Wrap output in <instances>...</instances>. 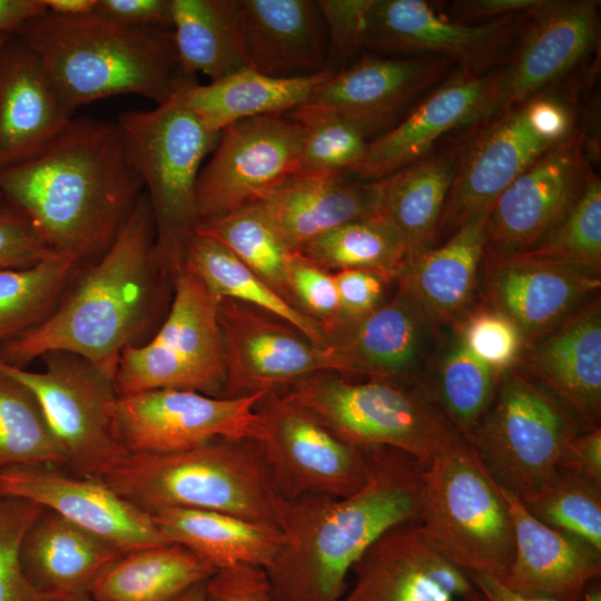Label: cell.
<instances>
[{
  "label": "cell",
  "instance_id": "51",
  "mask_svg": "<svg viewBox=\"0 0 601 601\" xmlns=\"http://www.w3.org/2000/svg\"><path fill=\"white\" fill-rule=\"evenodd\" d=\"M53 255L22 214L0 209V269L30 267Z\"/></svg>",
  "mask_w": 601,
  "mask_h": 601
},
{
  "label": "cell",
  "instance_id": "28",
  "mask_svg": "<svg viewBox=\"0 0 601 601\" xmlns=\"http://www.w3.org/2000/svg\"><path fill=\"white\" fill-rule=\"evenodd\" d=\"M524 363L585 427L601 414V309L599 300L577 311L532 343Z\"/></svg>",
  "mask_w": 601,
  "mask_h": 601
},
{
  "label": "cell",
  "instance_id": "16",
  "mask_svg": "<svg viewBox=\"0 0 601 601\" xmlns=\"http://www.w3.org/2000/svg\"><path fill=\"white\" fill-rule=\"evenodd\" d=\"M453 66L450 60L433 56L385 57L364 52L334 72L287 115L298 121L337 118L373 140L393 128L446 78Z\"/></svg>",
  "mask_w": 601,
  "mask_h": 601
},
{
  "label": "cell",
  "instance_id": "26",
  "mask_svg": "<svg viewBox=\"0 0 601 601\" xmlns=\"http://www.w3.org/2000/svg\"><path fill=\"white\" fill-rule=\"evenodd\" d=\"M72 119L39 58L10 35L0 47V171L36 158Z\"/></svg>",
  "mask_w": 601,
  "mask_h": 601
},
{
  "label": "cell",
  "instance_id": "41",
  "mask_svg": "<svg viewBox=\"0 0 601 601\" xmlns=\"http://www.w3.org/2000/svg\"><path fill=\"white\" fill-rule=\"evenodd\" d=\"M83 266L56 254L30 267L0 269V345L42 323Z\"/></svg>",
  "mask_w": 601,
  "mask_h": 601
},
{
  "label": "cell",
  "instance_id": "60",
  "mask_svg": "<svg viewBox=\"0 0 601 601\" xmlns=\"http://www.w3.org/2000/svg\"><path fill=\"white\" fill-rule=\"evenodd\" d=\"M177 601H208L206 592V582L199 583L190 588Z\"/></svg>",
  "mask_w": 601,
  "mask_h": 601
},
{
  "label": "cell",
  "instance_id": "21",
  "mask_svg": "<svg viewBox=\"0 0 601 601\" xmlns=\"http://www.w3.org/2000/svg\"><path fill=\"white\" fill-rule=\"evenodd\" d=\"M595 0H543L529 12L501 70L499 112L561 82L599 45Z\"/></svg>",
  "mask_w": 601,
  "mask_h": 601
},
{
  "label": "cell",
  "instance_id": "47",
  "mask_svg": "<svg viewBox=\"0 0 601 601\" xmlns=\"http://www.w3.org/2000/svg\"><path fill=\"white\" fill-rule=\"evenodd\" d=\"M42 510L33 502L0 495V601H57L31 584L20 560L23 536Z\"/></svg>",
  "mask_w": 601,
  "mask_h": 601
},
{
  "label": "cell",
  "instance_id": "43",
  "mask_svg": "<svg viewBox=\"0 0 601 601\" xmlns=\"http://www.w3.org/2000/svg\"><path fill=\"white\" fill-rule=\"evenodd\" d=\"M501 372L492 368L459 341L440 366L437 394L442 412L463 436L487 411Z\"/></svg>",
  "mask_w": 601,
  "mask_h": 601
},
{
  "label": "cell",
  "instance_id": "37",
  "mask_svg": "<svg viewBox=\"0 0 601 601\" xmlns=\"http://www.w3.org/2000/svg\"><path fill=\"white\" fill-rule=\"evenodd\" d=\"M181 264L216 297L228 298L266 312L297 328L313 343L329 346L323 327L266 285L217 240L194 233Z\"/></svg>",
  "mask_w": 601,
  "mask_h": 601
},
{
  "label": "cell",
  "instance_id": "40",
  "mask_svg": "<svg viewBox=\"0 0 601 601\" xmlns=\"http://www.w3.org/2000/svg\"><path fill=\"white\" fill-rule=\"evenodd\" d=\"M195 233L224 245L266 285L293 305L289 263L294 252L286 245L260 201L203 221Z\"/></svg>",
  "mask_w": 601,
  "mask_h": 601
},
{
  "label": "cell",
  "instance_id": "22",
  "mask_svg": "<svg viewBox=\"0 0 601 601\" xmlns=\"http://www.w3.org/2000/svg\"><path fill=\"white\" fill-rule=\"evenodd\" d=\"M0 495L33 502L107 540L124 552L169 544L151 515L99 479L60 466H20L0 472Z\"/></svg>",
  "mask_w": 601,
  "mask_h": 601
},
{
  "label": "cell",
  "instance_id": "12",
  "mask_svg": "<svg viewBox=\"0 0 601 601\" xmlns=\"http://www.w3.org/2000/svg\"><path fill=\"white\" fill-rule=\"evenodd\" d=\"M40 358L41 372L0 361V375L35 395L62 451V469L100 480L130 454L118 431L119 395L114 376L67 352H50Z\"/></svg>",
  "mask_w": 601,
  "mask_h": 601
},
{
  "label": "cell",
  "instance_id": "63",
  "mask_svg": "<svg viewBox=\"0 0 601 601\" xmlns=\"http://www.w3.org/2000/svg\"><path fill=\"white\" fill-rule=\"evenodd\" d=\"M10 33H2L0 35V47L7 41V39L9 38ZM2 200L1 196H0V201Z\"/></svg>",
  "mask_w": 601,
  "mask_h": 601
},
{
  "label": "cell",
  "instance_id": "30",
  "mask_svg": "<svg viewBox=\"0 0 601 601\" xmlns=\"http://www.w3.org/2000/svg\"><path fill=\"white\" fill-rule=\"evenodd\" d=\"M121 549L48 509L27 530L20 560L31 584L56 599L89 594Z\"/></svg>",
  "mask_w": 601,
  "mask_h": 601
},
{
  "label": "cell",
  "instance_id": "53",
  "mask_svg": "<svg viewBox=\"0 0 601 601\" xmlns=\"http://www.w3.org/2000/svg\"><path fill=\"white\" fill-rule=\"evenodd\" d=\"M208 601H273L264 568L237 564L216 571L206 581Z\"/></svg>",
  "mask_w": 601,
  "mask_h": 601
},
{
  "label": "cell",
  "instance_id": "39",
  "mask_svg": "<svg viewBox=\"0 0 601 601\" xmlns=\"http://www.w3.org/2000/svg\"><path fill=\"white\" fill-rule=\"evenodd\" d=\"M297 253L331 273L371 269L392 282L397 279L408 259L403 235L382 213L325 233Z\"/></svg>",
  "mask_w": 601,
  "mask_h": 601
},
{
  "label": "cell",
  "instance_id": "57",
  "mask_svg": "<svg viewBox=\"0 0 601 601\" xmlns=\"http://www.w3.org/2000/svg\"><path fill=\"white\" fill-rule=\"evenodd\" d=\"M469 577L485 601H562L518 594L505 588L497 579L490 575L471 574ZM578 601H601V591L600 589H592Z\"/></svg>",
  "mask_w": 601,
  "mask_h": 601
},
{
  "label": "cell",
  "instance_id": "61",
  "mask_svg": "<svg viewBox=\"0 0 601 601\" xmlns=\"http://www.w3.org/2000/svg\"><path fill=\"white\" fill-rule=\"evenodd\" d=\"M57 601H95V600L90 597V594H81L77 597L60 599Z\"/></svg>",
  "mask_w": 601,
  "mask_h": 601
},
{
  "label": "cell",
  "instance_id": "9",
  "mask_svg": "<svg viewBox=\"0 0 601 601\" xmlns=\"http://www.w3.org/2000/svg\"><path fill=\"white\" fill-rule=\"evenodd\" d=\"M587 428L542 384L512 366L501 372L487 411L464 437L497 485L525 501L556 475L569 443Z\"/></svg>",
  "mask_w": 601,
  "mask_h": 601
},
{
  "label": "cell",
  "instance_id": "27",
  "mask_svg": "<svg viewBox=\"0 0 601 601\" xmlns=\"http://www.w3.org/2000/svg\"><path fill=\"white\" fill-rule=\"evenodd\" d=\"M247 68L298 77L327 66V36L316 1L231 0Z\"/></svg>",
  "mask_w": 601,
  "mask_h": 601
},
{
  "label": "cell",
  "instance_id": "31",
  "mask_svg": "<svg viewBox=\"0 0 601 601\" xmlns=\"http://www.w3.org/2000/svg\"><path fill=\"white\" fill-rule=\"evenodd\" d=\"M259 201L294 253L342 225L381 213L377 181L342 175L300 173Z\"/></svg>",
  "mask_w": 601,
  "mask_h": 601
},
{
  "label": "cell",
  "instance_id": "46",
  "mask_svg": "<svg viewBox=\"0 0 601 601\" xmlns=\"http://www.w3.org/2000/svg\"><path fill=\"white\" fill-rule=\"evenodd\" d=\"M298 122L304 128L299 174L349 177L364 159L371 140L353 125L332 117Z\"/></svg>",
  "mask_w": 601,
  "mask_h": 601
},
{
  "label": "cell",
  "instance_id": "2",
  "mask_svg": "<svg viewBox=\"0 0 601 601\" xmlns=\"http://www.w3.org/2000/svg\"><path fill=\"white\" fill-rule=\"evenodd\" d=\"M365 483L344 497L288 502L282 541L265 569L273 601H341L363 553L388 530L418 521L424 466L400 451H364Z\"/></svg>",
  "mask_w": 601,
  "mask_h": 601
},
{
  "label": "cell",
  "instance_id": "4",
  "mask_svg": "<svg viewBox=\"0 0 601 601\" xmlns=\"http://www.w3.org/2000/svg\"><path fill=\"white\" fill-rule=\"evenodd\" d=\"M10 35L39 58L72 114L119 95L160 105L196 82L179 63L171 29L132 27L95 11H47Z\"/></svg>",
  "mask_w": 601,
  "mask_h": 601
},
{
  "label": "cell",
  "instance_id": "34",
  "mask_svg": "<svg viewBox=\"0 0 601 601\" xmlns=\"http://www.w3.org/2000/svg\"><path fill=\"white\" fill-rule=\"evenodd\" d=\"M150 515L170 543L183 545L215 571L237 564L266 569L282 541L275 526L217 511L167 508Z\"/></svg>",
  "mask_w": 601,
  "mask_h": 601
},
{
  "label": "cell",
  "instance_id": "62",
  "mask_svg": "<svg viewBox=\"0 0 601 601\" xmlns=\"http://www.w3.org/2000/svg\"><path fill=\"white\" fill-rule=\"evenodd\" d=\"M464 601H485V599L480 594V592L476 590L471 597H469Z\"/></svg>",
  "mask_w": 601,
  "mask_h": 601
},
{
  "label": "cell",
  "instance_id": "42",
  "mask_svg": "<svg viewBox=\"0 0 601 601\" xmlns=\"http://www.w3.org/2000/svg\"><path fill=\"white\" fill-rule=\"evenodd\" d=\"M36 465L63 467L62 451L35 395L0 375V472Z\"/></svg>",
  "mask_w": 601,
  "mask_h": 601
},
{
  "label": "cell",
  "instance_id": "35",
  "mask_svg": "<svg viewBox=\"0 0 601 601\" xmlns=\"http://www.w3.org/2000/svg\"><path fill=\"white\" fill-rule=\"evenodd\" d=\"M456 164L455 141L376 180L380 210L403 235L408 259L435 247Z\"/></svg>",
  "mask_w": 601,
  "mask_h": 601
},
{
  "label": "cell",
  "instance_id": "13",
  "mask_svg": "<svg viewBox=\"0 0 601 601\" xmlns=\"http://www.w3.org/2000/svg\"><path fill=\"white\" fill-rule=\"evenodd\" d=\"M303 135L302 124L287 114L225 127L197 179L199 224L257 203L298 175Z\"/></svg>",
  "mask_w": 601,
  "mask_h": 601
},
{
  "label": "cell",
  "instance_id": "5",
  "mask_svg": "<svg viewBox=\"0 0 601 601\" xmlns=\"http://www.w3.org/2000/svg\"><path fill=\"white\" fill-rule=\"evenodd\" d=\"M151 514L167 508L217 511L282 529L288 502L258 441L216 439L159 454H129L100 479Z\"/></svg>",
  "mask_w": 601,
  "mask_h": 601
},
{
  "label": "cell",
  "instance_id": "25",
  "mask_svg": "<svg viewBox=\"0 0 601 601\" xmlns=\"http://www.w3.org/2000/svg\"><path fill=\"white\" fill-rule=\"evenodd\" d=\"M514 532V555L499 580L531 598L578 601L601 575V550L536 520L515 494L500 486Z\"/></svg>",
  "mask_w": 601,
  "mask_h": 601
},
{
  "label": "cell",
  "instance_id": "1",
  "mask_svg": "<svg viewBox=\"0 0 601 601\" xmlns=\"http://www.w3.org/2000/svg\"><path fill=\"white\" fill-rule=\"evenodd\" d=\"M142 180L117 122L73 118L36 158L0 171V196L56 254L82 265L112 244Z\"/></svg>",
  "mask_w": 601,
  "mask_h": 601
},
{
  "label": "cell",
  "instance_id": "11",
  "mask_svg": "<svg viewBox=\"0 0 601 601\" xmlns=\"http://www.w3.org/2000/svg\"><path fill=\"white\" fill-rule=\"evenodd\" d=\"M174 297L156 335L120 353L114 381L119 396L186 390L221 397L226 381L218 324L219 298L181 263L170 269Z\"/></svg>",
  "mask_w": 601,
  "mask_h": 601
},
{
  "label": "cell",
  "instance_id": "38",
  "mask_svg": "<svg viewBox=\"0 0 601 601\" xmlns=\"http://www.w3.org/2000/svg\"><path fill=\"white\" fill-rule=\"evenodd\" d=\"M171 32L184 72L210 81L247 68L231 0H171Z\"/></svg>",
  "mask_w": 601,
  "mask_h": 601
},
{
  "label": "cell",
  "instance_id": "29",
  "mask_svg": "<svg viewBox=\"0 0 601 601\" xmlns=\"http://www.w3.org/2000/svg\"><path fill=\"white\" fill-rule=\"evenodd\" d=\"M428 322L398 290L392 300L367 315L341 321L328 332V345L344 356L351 374L401 384L424 356Z\"/></svg>",
  "mask_w": 601,
  "mask_h": 601
},
{
  "label": "cell",
  "instance_id": "50",
  "mask_svg": "<svg viewBox=\"0 0 601 601\" xmlns=\"http://www.w3.org/2000/svg\"><path fill=\"white\" fill-rule=\"evenodd\" d=\"M326 36V69L338 72L363 51V32L372 0H318Z\"/></svg>",
  "mask_w": 601,
  "mask_h": 601
},
{
  "label": "cell",
  "instance_id": "48",
  "mask_svg": "<svg viewBox=\"0 0 601 601\" xmlns=\"http://www.w3.org/2000/svg\"><path fill=\"white\" fill-rule=\"evenodd\" d=\"M460 341L474 356L499 372L514 366L524 346L515 323L493 307L471 314L462 325Z\"/></svg>",
  "mask_w": 601,
  "mask_h": 601
},
{
  "label": "cell",
  "instance_id": "3",
  "mask_svg": "<svg viewBox=\"0 0 601 601\" xmlns=\"http://www.w3.org/2000/svg\"><path fill=\"white\" fill-rule=\"evenodd\" d=\"M166 274L142 194L110 247L80 269L42 323L0 345V361L24 368L47 353L67 352L115 376L122 349L154 319Z\"/></svg>",
  "mask_w": 601,
  "mask_h": 601
},
{
  "label": "cell",
  "instance_id": "33",
  "mask_svg": "<svg viewBox=\"0 0 601 601\" xmlns=\"http://www.w3.org/2000/svg\"><path fill=\"white\" fill-rule=\"evenodd\" d=\"M334 72L325 69L298 77H272L244 68L207 85L193 82L176 96L205 127L220 132L247 118L288 114Z\"/></svg>",
  "mask_w": 601,
  "mask_h": 601
},
{
  "label": "cell",
  "instance_id": "36",
  "mask_svg": "<svg viewBox=\"0 0 601 601\" xmlns=\"http://www.w3.org/2000/svg\"><path fill=\"white\" fill-rule=\"evenodd\" d=\"M216 571L177 543L121 554L96 580L95 601H177Z\"/></svg>",
  "mask_w": 601,
  "mask_h": 601
},
{
  "label": "cell",
  "instance_id": "10",
  "mask_svg": "<svg viewBox=\"0 0 601 601\" xmlns=\"http://www.w3.org/2000/svg\"><path fill=\"white\" fill-rule=\"evenodd\" d=\"M283 393L351 446L393 449L424 467L460 434L430 400L391 381L354 383L326 372L303 378Z\"/></svg>",
  "mask_w": 601,
  "mask_h": 601
},
{
  "label": "cell",
  "instance_id": "17",
  "mask_svg": "<svg viewBox=\"0 0 601 601\" xmlns=\"http://www.w3.org/2000/svg\"><path fill=\"white\" fill-rule=\"evenodd\" d=\"M217 315L226 368L221 397L279 391L319 373L351 374L337 349L266 312L220 298Z\"/></svg>",
  "mask_w": 601,
  "mask_h": 601
},
{
  "label": "cell",
  "instance_id": "59",
  "mask_svg": "<svg viewBox=\"0 0 601 601\" xmlns=\"http://www.w3.org/2000/svg\"><path fill=\"white\" fill-rule=\"evenodd\" d=\"M45 3L49 12L78 16L93 12L96 0H45Z\"/></svg>",
  "mask_w": 601,
  "mask_h": 601
},
{
  "label": "cell",
  "instance_id": "18",
  "mask_svg": "<svg viewBox=\"0 0 601 601\" xmlns=\"http://www.w3.org/2000/svg\"><path fill=\"white\" fill-rule=\"evenodd\" d=\"M267 392L226 398L164 388L119 396V435L130 454L178 452L216 439L259 441L257 405Z\"/></svg>",
  "mask_w": 601,
  "mask_h": 601
},
{
  "label": "cell",
  "instance_id": "55",
  "mask_svg": "<svg viewBox=\"0 0 601 601\" xmlns=\"http://www.w3.org/2000/svg\"><path fill=\"white\" fill-rule=\"evenodd\" d=\"M559 470L601 484V428L581 431L569 443Z\"/></svg>",
  "mask_w": 601,
  "mask_h": 601
},
{
  "label": "cell",
  "instance_id": "15",
  "mask_svg": "<svg viewBox=\"0 0 601 601\" xmlns=\"http://www.w3.org/2000/svg\"><path fill=\"white\" fill-rule=\"evenodd\" d=\"M528 14L466 23L446 18L424 0H372L363 51L385 57L433 56L459 69L486 73L505 66Z\"/></svg>",
  "mask_w": 601,
  "mask_h": 601
},
{
  "label": "cell",
  "instance_id": "24",
  "mask_svg": "<svg viewBox=\"0 0 601 601\" xmlns=\"http://www.w3.org/2000/svg\"><path fill=\"white\" fill-rule=\"evenodd\" d=\"M486 260L491 307L515 323L524 344L558 327L600 286L599 273L531 254Z\"/></svg>",
  "mask_w": 601,
  "mask_h": 601
},
{
  "label": "cell",
  "instance_id": "54",
  "mask_svg": "<svg viewBox=\"0 0 601 601\" xmlns=\"http://www.w3.org/2000/svg\"><path fill=\"white\" fill-rule=\"evenodd\" d=\"M95 12L132 27L171 29V0H96Z\"/></svg>",
  "mask_w": 601,
  "mask_h": 601
},
{
  "label": "cell",
  "instance_id": "45",
  "mask_svg": "<svg viewBox=\"0 0 601 601\" xmlns=\"http://www.w3.org/2000/svg\"><path fill=\"white\" fill-rule=\"evenodd\" d=\"M525 254L569 263L600 274L601 180L593 170L562 220Z\"/></svg>",
  "mask_w": 601,
  "mask_h": 601
},
{
  "label": "cell",
  "instance_id": "8",
  "mask_svg": "<svg viewBox=\"0 0 601 601\" xmlns=\"http://www.w3.org/2000/svg\"><path fill=\"white\" fill-rule=\"evenodd\" d=\"M418 523L467 575L500 580L512 563L514 532L500 486L461 434L424 469Z\"/></svg>",
  "mask_w": 601,
  "mask_h": 601
},
{
  "label": "cell",
  "instance_id": "44",
  "mask_svg": "<svg viewBox=\"0 0 601 601\" xmlns=\"http://www.w3.org/2000/svg\"><path fill=\"white\" fill-rule=\"evenodd\" d=\"M522 503L540 522L601 550V484L559 470L540 492Z\"/></svg>",
  "mask_w": 601,
  "mask_h": 601
},
{
  "label": "cell",
  "instance_id": "20",
  "mask_svg": "<svg viewBox=\"0 0 601 601\" xmlns=\"http://www.w3.org/2000/svg\"><path fill=\"white\" fill-rule=\"evenodd\" d=\"M501 70L474 73L453 68L393 128L370 141L364 159L349 177L380 180L430 154L454 131L495 116Z\"/></svg>",
  "mask_w": 601,
  "mask_h": 601
},
{
  "label": "cell",
  "instance_id": "6",
  "mask_svg": "<svg viewBox=\"0 0 601 601\" xmlns=\"http://www.w3.org/2000/svg\"><path fill=\"white\" fill-rule=\"evenodd\" d=\"M560 83V82H559ZM554 85L467 129L437 238L487 211L501 193L578 127L573 90Z\"/></svg>",
  "mask_w": 601,
  "mask_h": 601
},
{
  "label": "cell",
  "instance_id": "14",
  "mask_svg": "<svg viewBox=\"0 0 601 601\" xmlns=\"http://www.w3.org/2000/svg\"><path fill=\"white\" fill-rule=\"evenodd\" d=\"M259 443L275 485L286 502L303 495L344 497L367 477L364 451L339 439L315 414L280 391L259 401Z\"/></svg>",
  "mask_w": 601,
  "mask_h": 601
},
{
  "label": "cell",
  "instance_id": "32",
  "mask_svg": "<svg viewBox=\"0 0 601 601\" xmlns=\"http://www.w3.org/2000/svg\"><path fill=\"white\" fill-rule=\"evenodd\" d=\"M487 211L461 225L442 245L406 262L400 292L433 322H450L472 302L484 258Z\"/></svg>",
  "mask_w": 601,
  "mask_h": 601
},
{
  "label": "cell",
  "instance_id": "7",
  "mask_svg": "<svg viewBox=\"0 0 601 601\" xmlns=\"http://www.w3.org/2000/svg\"><path fill=\"white\" fill-rule=\"evenodd\" d=\"M140 176L155 225V248L164 267L181 263L199 224L196 187L203 159L219 132L209 130L176 93L151 110H128L116 121Z\"/></svg>",
  "mask_w": 601,
  "mask_h": 601
},
{
  "label": "cell",
  "instance_id": "58",
  "mask_svg": "<svg viewBox=\"0 0 601 601\" xmlns=\"http://www.w3.org/2000/svg\"><path fill=\"white\" fill-rule=\"evenodd\" d=\"M47 12L45 0H0V35Z\"/></svg>",
  "mask_w": 601,
  "mask_h": 601
},
{
  "label": "cell",
  "instance_id": "49",
  "mask_svg": "<svg viewBox=\"0 0 601 601\" xmlns=\"http://www.w3.org/2000/svg\"><path fill=\"white\" fill-rule=\"evenodd\" d=\"M289 290L295 308L315 319L326 336L341 322L334 274L300 253H294L290 258Z\"/></svg>",
  "mask_w": 601,
  "mask_h": 601
},
{
  "label": "cell",
  "instance_id": "52",
  "mask_svg": "<svg viewBox=\"0 0 601 601\" xmlns=\"http://www.w3.org/2000/svg\"><path fill=\"white\" fill-rule=\"evenodd\" d=\"M341 321L359 318L375 311L386 300L387 286L392 282L384 275L362 268L335 272Z\"/></svg>",
  "mask_w": 601,
  "mask_h": 601
},
{
  "label": "cell",
  "instance_id": "23",
  "mask_svg": "<svg viewBox=\"0 0 601 601\" xmlns=\"http://www.w3.org/2000/svg\"><path fill=\"white\" fill-rule=\"evenodd\" d=\"M341 601H464L476 588L427 538L417 521L378 538L356 561Z\"/></svg>",
  "mask_w": 601,
  "mask_h": 601
},
{
  "label": "cell",
  "instance_id": "19",
  "mask_svg": "<svg viewBox=\"0 0 601 601\" xmlns=\"http://www.w3.org/2000/svg\"><path fill=\"white\" fill-rule=\"evenodd\" d=\"M592 168L579 126L520 174L489 209L484 257L499 259L535 248L577 201Z\"/></svg>",
  "mask_w": 601,
  "mask_h": 601
},
{
  "label": "cell",
  "instance_id": "56",
  "mask_svg": "<svg viewBox=\"0 0 601 601\" xmlns=\"http://www.w3.org/2000/svg\"><path fill=\"white\" fill-rule=\"evenodd\" d=\"M543 0H465L450 4L451 18L466 23H482L532 11Z\"/></svg>",
  "mask_w": 601,
  "mask_h": 601
}]
</instances>
